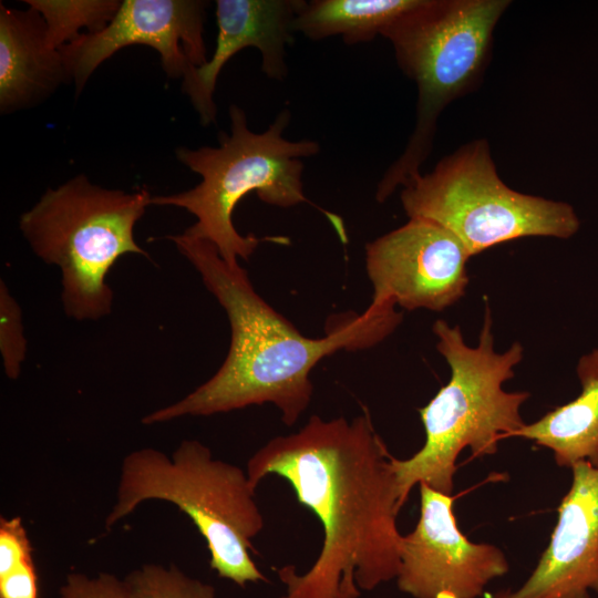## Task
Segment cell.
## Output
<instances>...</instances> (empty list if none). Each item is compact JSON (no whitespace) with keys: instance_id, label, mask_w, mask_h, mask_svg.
<instances>
[{"instance_id":"1","label":"cell","mask_w":598,"mask_h":598,"mask_svg":"<svg viewBox=\"0 0 598 598\" xmlns=\"http://www.w3.org/2000/svg\"><path fill=\"white\" fill-rule=\"evenodd\" d=\"M390 457L365 410L351 421L312 415L249 458L255 488L270 474L285 478L322 525L320 553L306 573L276 569L286 587L279 598H359L398 577L403 535Z\"/></svg>"},{"instance_id":"2","label":"cell","mask_w":598,"mask_h":598,"mask_svg":"<svg viewBox=\"0 0 598 598\" xmlns=\"http://www.w3.org/2000/svg\"><path fill=\"white\" fill-rule=\"evenodd\" d=\"M167 238L226 311L231 339L225 361L210 379L179 401L145 415L143 424L272 403L282 422L292 426L309 406L310 372L321 359L340 349L377 343L402 319L395 308L371 303L326 337H306L257 293L247 271L224 260L212 243L185 231Z\"/></svg>"},{"instance_id":"3","label":"cell","mask_w":598,"mask_h":598,"mask_svg":"<svg viewBox=\"0 0 598 598\" xmlns=\"http://www.w3.org/2000/svg\"><path fill=\"white\" fill-rule=\"evenodd\" d=\"M432 331L451 374L419 409L425 432L423 446L409 458L390 457L401 508L416 484L452 495L456 460L464 448L471 450L472 457L495 454L503 439L514 436L526 424L520 408L530 394L503 388L514 378L524 348L516 341L504 352L495 350L487 303L476 347L466 344L460 326L443 319L433 323Z\"/></svg>"},{"instance_id":"4","label":"cell","mask_w":598,"mask_h":598,"mask_svg":"<svg viewBox=\"0 0 598 598\" xmlns=\"http://www.w3.org/2000/svg\"><path fill=\"white\" fill-rule=\"evenodd\" d=\"M230 134H221L219 146L197 150L179 147L177 159L202 177L195 187L152 196L151 205L175 206L196 217L185 233L212 243L229 265L247 260L264 240L283 237L243 236L233 223L237 204L249 193L269 205L289 208L311 203L303 194L302 158L316 156L320 145L312 140L292 142L283 137L290 111L282 110L262 133L249 130L245 111L229 107Z\"/></svg>"},{"instance_id":"5","label":"cell","mask_w":598,"mask_h":598,"mask_svg":"<svg viewBox=\"0 0 598 598\" xmlns=\"http://www.w3.org/2000/svg\"><path fill=\"white\" fill-rule=\"evenodd\" d=\"M256 488L239 466L216 460L205 444L183 440L172 455L142 447L122 461L111 529L146 501H164L185 513L206 542L209 566L224 579L245 588L268 581L249 550L264 528Z\"/></svg>"},{"instance_id":"6","label":"cell","mask_w":598,"mask_h":598,"mask_svg":"<svg viewBox=\"0 0 598 598\" xmlns=\"http://www.w3.org/2000/svg\"><path fill=\"white\" fill-rule=\"evenodd\" d=\"M509 0H419L382 32L402 72L417 87L414 130L377 187L388 199L421 174L445 107L477 90L492 56L493 33Z\"/></svg>"},{"instance_id":"7","label":"cell","mask_w":598,"mask_h":598,"mask_svg":"<svg viewBox=\"0 0 598 598\" xmlns=\"http://www.w3.org/2000/svg\"><path fill=\"white\" fill-rule=\"evenodd\" d=\"M147 189L104 188L79 174L41 198L19 219L33 252L62 276L65 315L99 320L112 311L106 275L124 255L150 257L134 238V227L151 206Z\"/></svg>"},{"instance_id":"8","label":"cell","mask_w":598,"mask_h":598,"mask_svg":"<svg viewBox=\"0 0 598 598\" xmlns=\"http://www.w3.org/2000/svg\"><path fill=\"white\" fill-rule=\"evenodd\" d=\"M400 198L409 218L443 226L471 257L524 237L568 239L580 227L568 203L508 187L497 173L486 138L443 157L432 172L404 185Z\"/></svg>"},{"instance_id":"9","label":"cell","mask_w":598,"mask_h":598,"mask_svg":"<svg viewBox=\"0 0 598 598\" xmlns=\"http://www.w3.org/2000/svg\"><path fill=\"white\" fill-rule=\"evenodd\" d=\"M471 255L450 230L413 217L365 246L374 305L443 311L464 295Z\"/></svg>"},{"instance_id":"10","label":"cell","mask_w":598,"mask_h":598,"mask_svg":"<svg viewBox=\"0 0 598 598\" xmlns=\"http://www.w3.org/2000/svg\"><path fill=\"white\" fill-rule=\"evenodd\" d=\"M420 486V517L403 535L398 588L413 598H478L508 573L502 549L473 543L458 528L453 497Z\"/></svg>"},{"instance_id":"11","label":"cell","mask_w":598,"mask_h":598,"mask_svg":"<svg viewBox=\"0 0 598 598\" xmlns=\"http://www.w3.org/2000/svg\"><path fill=\"white\" fill-rule=\"evenodd\" d=\"M206 6L200 0L121 1L102 30L83 33L60 49L68 82L79 95L101 63L134 44L156 50L167 76L183 79L208 61L203 35Z\"/></svg>"},{"instance_id":"12","label":"cell","mask_w":598,"mask_h":598,"mask_svg":"<svg viewBox=\"0 0 598 598\" xmlns=\"http://www.w3.org/2000/svg\"><path fill=\"white\" fill-rule=\"evenodd\" d=\"M536 567L517 589L488 598H590L598 592V467L578 462Z\"/></svg>"},{"instance_id":"13","label":"cell","mask_w":598,"mask_h":598,"mask_svg":"<svg viewBox=\"0 0 598 598\" xmlns=\"http://www.w3.org/2000/svg\"><path fill=\"white\" fill-rule=\"evenodd\" d=\"M305 0H217V39L208 61L183 78V92L189 97L202 125L216 122L214 93L217 79L233 55L256 48L261 70L270 79L287 76L286 48L293 41L295 20Z\"/></svg>"},{"instance_id":"14","label":"cell","mask_w":598,"mask_h":598,"mask_svg":"<svg viewBox=\"0 0 598 598\" xmlns=\"http://www.w3.org/2000/svg\"><path fill=\"white\" fill-rule=\"evenodd\" d=\"M69 83L61 50L47 38L43 18L0 4V112L32 107Z\"/></svg>"},{"instance_id":"15","label":"cell","mask_w":598,"mask_h":598,"mask_svg":"<svg viewBox=\"0 0 598 598\" xmlns=\"http://www.w3.org/2000/svg\"><path fill=\"white\" fill-rule=\"evenodd\" d=\"M576 373L580 394L526 423L514 436L549 448L560 467L571 468L582 461L598 467V349L579 358Z\"/></svg>"},{"instance_id":"16","label":"cell","mask_w":598,"mask_h":598,"mask_svg":"<svg viewBox=\"0 0 598 598\" xmlns=\"http://www.w3.org/2000/svg\"><path fill=\"white\" fill-rule=\"evenodd\" d=\"M419 0H311L305 1L295 30L319 41L342 37L348 44L372 41Z\"/></svg>"},{"instance_id":"17","label":"cell","mask_w":598,"mask_h":598,"mask_svg":"<svg viewBox=\"0 0 598 598\" xmlns=\"http://www.w3.org/2000/svg\"><path fill=\"white\" fill-rule=\"evenodd\" d=\"M44 20L49 43L61 49L81 34L102 30L121 6L118 0H24Z\"/></svg>"},{"instance_id":"18","label":"cell","mask_w":598,"mask_h":598,"mask_svg":"<svg viewBox=\"0 0 598 598\" xmlns=\"http://www.w3.org/2000/svg\"><path fill=\"white\" fill-rule=\"evenodd\" d=\"M124 581L130 598H217L213 585L188 576L175 564H144Z\"/></svg>"},{"instance_id":"19","label":"cell","mask_w":598,"mask_h":598,"mask_svg":"<svg viewBox=\"0 0 598 598\" xmlns=\"http://www.w3.org/2000/svg\"><path fill=\"white\" fill-rule=\"evenodd\" d=\"M0 352L7 377L11 380L18 379L27 353L22 310L2 279L0 281Z\"/></svg>"},{"instance_id":"20","label":"cell","mask_w":598,"mask_h":598,"mask_svg":"<svg viewBox=\"0 0 598 598\" xmlns=\"http://www.w3.org/2000/svg\"><path fill=\"white\" fill-rule=\"evenodd\" d=\"M60 598H130L124 579L110 573L87 576L71 573L60 587Z\"/></svg>"},{"instance_id":"21","label":"cell","mask_w":598,"mask_h":598,"mask_svg":"<svg viewBox=\"0 0 598 598\" xmlns=\"http://www.w3.org/2000/svg\"><path fill=\"white\" fill-rule=\"evenodd\" d=\"M0 598H39L33 557L0 574Z\"/></svg>"}]
</instances>
